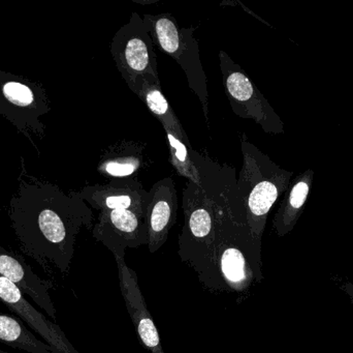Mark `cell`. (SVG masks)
I'll return each instance as SVG.
<instances>
[{
  "label": "cell",
  "instance_id": "obj_4",
  "mask_svg": "<svg viewBox=\"0 0 353 353\" xmlns=\"http://www.w3.org/2000/svg\"><path fill=\"white\" fill-rule=\"evenodd\" d=\"M184 225L178 240V255L199 275L215 242L218 207L205 189L187 180L182 191Z\"/></svg>",
  "mask_w": 353,
  "mask_h": 353
},
{
  "label": "cell",
  "instance_id": "obj_3",
  "mask_svg": "<svg viewBox=\"0 0 353 353\" xmlns=\"http://www.w3.org/2000/svg\"><path fill=\"white\" fill-rule=\"evenodd\" d=\"M154 45L173 58L184 70L189 88L199 97L207 124H209V93L207 77L201 64L196 27H180L173 15L146 14L143 17Z\"/></svg>",
  "mask_w": 353,
  "mask_h": 353
},
{
  "label": "cell",
  "instance_id": "obj_13",
  "mask_svg": "<svg viewBox=\"0 0 353 353\" xmlns=\"http://www.w3.org/2000/svg\"><path fill=\"white\" fill-rule=\"evenodd\" d=\"M147 209L149 252L155 253L167 242L178 217V195L173 178H165L153 184Z\"/></svg>",
  "mask_w": 353,
  "mask_h": 353
},
{
  "label": "cell",
  "instance_id": "obj_8",
  "mask_svg": "<svg viewBox=\"0 0 353 353\" xmlns=\"http://www.w3.org/2000/svg\"><path fill=\"white\" fill-rule=\"evenodd\" d=\"M110 51L126 83L141 76L161 81L154 41L144 19L138 12H132L130 21L115 33Z\"/></svg>",
  "mask_w": 353,
  "mask_h": 353
},
{
  "label": "cell",
  "instance_id": "obj_10",
  "mask_svg": "<svg viewBox=\"0 0 353 353\" xmlns=\"http://www.w3.org/2000/svg\"><path fill=\"white\" fill-rule=\"evenodd\" d=\"M79 196L99 211L128 209L147 216L150 193L139 178L111 180L108 184L86 186Z\"/></svg>",
  "mask_w": 353,
  "mask_h": 353
},
{
  "label": "cell",
  "instance_id": "obj_5",
  "mask_svg": "<svg viewBox=\"0 0 353 353\" xmlns=\"http://www.w3.org/2000/svg\"><path fill=\"white\" fill-rule=\"evenodd\" d=\"M126 84L163 124L169 145L170 163L179 175L203 188L201 175L192 161L194 149L191 147L188 136L170 105L169 99L163 95L161 81L155 80L152 77L141 76Z\"/></svg>",
  "mask_w": 353,
  "mask_h": 353
},
{
  "label": "cell",
  "instance_id": "obj_18",
  "mask_svg": "<svg viewBox=\"0 0 353 353\" xmlns=\"http://www.w3.org/2000/svg\"><path fill=\"white\" fill-rule=\"evenodd\" d=\"M340 289L345 292L346 294L350 296V300H352L353 305V283H350V282H346L343 285L340 286Z\"/></svg>",
  "mask_w": 353,
  "mask_h": 353
},
{
  "label": "cell",
  "instance_id": "obj_14",
  "mask_svg": "<svg viewBox=\"0 0 353 353\" xmlns=\"http://www.w3.org/2000/svg\"><path fill=\"white\" fill-rule=\"evenodd\" d=\"M0 275L14 284L23 294L30 296L52 319H56V309L50 296V290L53 287L52 282L41 279L20 255L1 246Z\"/></svg>",
  "mask_w": 353,
  "mask_h": 353
},
{
  "label": "cell",
  "instance_id": "obj_2",
  "mask_svg": "<svg viewBox=\"0 0 353 353\" xmlns=\"http://www.w3.org/2000/svg\"><path fill=\"white\" fill-rule=\"evenodd\" d=\"M243 164L236 180L246 211V221L252 236L263 242L268 216L281 195L285 194L294 172L272 161L247 138L241 137Z\"/></svg>",
  "mask_w": 353,
  "mask_h": 353
},
{
  "label": "cell",
  "instance_id": "obj_19",
  "mask_svg": "<svg viewBox=\"0 0 353 353\" xmlns=\"http://www.w3.org/2000/svg\"><path fill=\"white\" fill-rule=\"evenodd\" d=\"M0 353H8V352H2V350H0Z\"/></svg>",
  "mask_w": 353,
  "mask_h": 353
},
{
  "label": "cell",
  "instance_id": "obj_7",
  "mask_svg": "<svg viewBox=\"0 0 353 353\" xmlns=\"http://www.w3.org/2000/svg\"><path fill=\"white\" fill-rule=\"evenodd\" d=\"M219 66L232 112L239 117L252 120L267 134H284V122L280 116L255 86L244 68L223 50L219 51Z\"/></svg>",
  "mask_w": 353,
  "mask_h": 353
},
{
  "label": "cell",
  "instance_id": "obj_17",
  "mask_svg": "<svg viewBox=\"0 0 353 353\" xmlns=\"http://www.w3.org/2000/svg\"><path fill=\"white\" fill-rule=\"evenodd\" d=\"M0 342L29 353H55L54 350L37 339L20 319L0 312Z\"/></svg>",
  "mask_w": 353,
  "mask_h": 353
},
{
  "label": "cell",
  "instance_id": "obj_12",
  "mask_svg": "<svg viewBox=\"0 0 353 353\" xmlns=\"http://www.w3.org/2000/svg\"><path fill=\"white\" fill-rule=\"evenodd\" d=\"M115 260L117 263L120 290L141 342L150 352L165 353L161 346V336L141 292L138 275L128 267L125 258L117 257Z\"/></svg>",
  "mask_w": 353,
  "mask_h": 353
},
{
  "label": "cell",
  "instance_id": "obj_9",
  "mask_svg": "<svg viewBox=\"0 0 353 353\" xmlns=\"http://www.w3.org/2000/svg\"><path fill=\"white\" fill-rule=\"evenodd\" d=\"M92 234L115 258H125L126 249L148 246L147 216L128 209L99 211Z\"/></svg>",
  "mask_w": 353,
  "mask_h": 353
},
{
  "label": "cell",
  "instance_id": "obj_11",
  "mask_svg": "<svg viewBox=\"0 0 353 353\" xmlns=\"http://www.w3.org/2000/svg\"><path fill=\"white\" fill-rule=\"evenodd\" d=\"M0 302L39 334L55 353H79L59 325L46 318L12 282L0 275Z\"/></svg>",
  "mask_w": 353,
  "mask_h": 353
},
{
  "label": "cell",
  "instance_id": "obj_15",
  "mask_svg": "<svg viewBox=\"0 0 353 353\" xmlns=\"http://www.w3.org/2000/svg\"><path fill=\"white\" fill-rule=\"evenodd\" d=\"M150 165L146 143L120 140L108 146L101 153L97 171L109 180L138 178L140 172Z\"/></svg>",
  "mask_w": 353,
  "mask_h": 353
},
{
  "label": "cell",
  "instance_id": "obj_1",
  "mask_svg": "<svg viewBox=\"0 0 353 353\" xmlns=\"http://www.w3.org/2000/svg\"><path fill=\"white\" fill-rule=\"evenodd\" d=\"M8 211L22 252L43 269L53 263L61 273L70 269L79 232L94 226L92 209L77 191L65 194L23 173Z\"/></svg>",
  "mask_w": 353,
  "mask_h": 353
},
{
  "label": "cell",
  "instance_id": "obj_6",
  "mask_svg": "<svg viewBox=\"0 0 353 353\" xmlns=\"http://www.w3.org/2000/svg\"><path fill=\"white\" fill-rule=\"evenodd\" d=\"M51 111V104L43 85L23 76L0 70V114L19 133L31 140L43 137L46 126L41 117Z\"/></svg>",
  "mask_w": 353,
  "mask_h": 353
},
{
  "label": "cell",
  "instance_id": "obj_16",
  "mask_svg": "<svg viewBox=\"0 0 353 353\" xmlns=\"http://www.w3.org/2000/svg\"><path fill=\"white\" fill-rule=\"evenodd\" d=\"M314 174L313 170L308 169L290 182L273 219V229L279 238L290 233L304 213Z\"/></svg>",
  "mask_w": 353,
  "mask_h": 353
}]
</instances>
